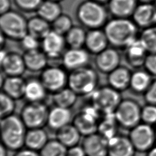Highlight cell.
Wrapping results in <instances>:
<instances>
[{
  "instance_id": "43",
  "label": "cell",
  "mask_w": 156,
  "mask_h": 156,
  "mask_svg": "<svg viewBox=\"0 0 156 156\" xmlns=\"http://www.w3.org/2000/svg\"><path fill=\"white\" fill-rule=\"evenodd\" d=\"M143 95L144 99L146 103L156 105V79L152 82Z\"/></svg>"
},
{
  "instance_id": "10",
  "label": "cell",
  "mask_w": 156,
  "mask_h": 156,
  "mask_svg": "<svg viewBox=\"0 0 156 156\" xmlns=\"http://www.w3.org/2000/svg\"><path fill=\"white\" fill-rule=\"evenodd\" d=\"M100 113L93 104L87 105L74 116L73 124L84 136L98 132Z\"/></svg>"
},
{
  "instance_id": "35",
  "label": "cell",
  "mask_w": 156,
  "mask_h": 156,
  "mask_svg": "<svg viewBox=\"0 0 156 156\" xmlns=\"http://www.w3.org/2000/svg\"><path fill=\"white\" fill-rule=\"evenodd\" d=\"M67 149L56 138L51 139L48 140L39 154L40 156H66Z\"/></svg>"
},
{
  "instance_id": "14",
  "label": "cell",
  "mask_w": 156,
  "mask_h": 156,
  "mask_svg": "<svg viewBox=\"0 0 156 156\" xmlns=\"http://www.w3.org/2000/svg\"><path fill=\"white\" fill-rule=\"evenodd\" d=\"M121 55L113 48H107L96 55L94 64L101 73L108 74L120 66Z\"/></svg>"
},
{
  "instance_id": "8",
  "label": "cell",
  "mask_w": 156,
  "mask_h": 156,
  "mask_svg": "<svg viewBox=\"0 0 156 156\" xmlns=\"http://www.w3.org/2000/svg\"><path fill=\"white\" fill-rule=\"evenodd\" d=\"M49 111L41 102H29L22 108L20 116L27 129L43 128L47 124Z\"/></svg>"
},
{
  "instance_id": "33",
  "label": "cell",
  "mask_w": 156,
  "mask_h": 156,
  "mask_svg": "<svg viewBox=\"0 0 156 156\" xmlns=\"http://www.w3.org/2000/svg\"><path fill=\"white\" fill-rule=\"evenodd\" d=\"M37 11L38 16L49 23H52L62 14L61 7L53 1L43 2Z\"/></svg>"
},
{
  "instance_id": "47",
  "label": "cell",
  "mask_w": 156,
  "mask_h": 156,
  "mask_svg": "<svg viewBox=\"0 0 156 156\" xmlns=\"http://www.w3.org/2000/svg\"><path fill=\"white\" fill-rule=\"evenodd\" d=\"M7 148L1 143L0 147V156H7Z\"/></svg>"
},
{
  "instance_id": "49",
  "label": "cell",
  "mask_w": 156,
  "mask_h": 156,
  "mask_svg": "<svg viewBox=\"0 0 156 156\" xmlns=\"http://www.w3.org/2000/svg\"><path fill=\"white\" fill-rule=\"evenodd\" d=\"M6 37L1 32V35H0V44H1V48L2 49V47L4 46V44H5V39Z\"/></svg>"
},
{
  "instance_id": "9",
  "label": "cell",
  "mask_w": 156,
  "mask_h": 156,
  "mask_svg": "<svg viewBox=\"0 0 156 156\" xmlns=\"http://www.w3.org/2000/svg\"><path fill=\"white\" fill-rule=\"evenodd\" d=\"M129 137L136 152H147L156 145L155 127L142 122L130 130Z\"/></svg>"
},
{
  "instance_id": "48",
  "label": "cell",
  "mask_w": 156,
  "mask_h": 156,
  "mask_svg": "<svg viewBox=\"0 0 156 156\" xmlns=\"http://www.w3.org/2000/svg\"><path fill=\"white\" fill-rule=\"evenodd\" d=\"M146 156H156V145L146 152Z\"/></svg>"
},
{
  "instance_id": "44",
  "label": "cell",
  "mask_w": 156,
  "mask_h": 156,
  "mask_svg": "<svg viewBox=\"0 0 156 156\" xmlns=\"http://www.w3.org/2000/svg\"><path fill=\"white\" fill-rule=\"evenodd\" d=\"M66 156H87L82 146H74L68 148Z\"/></svg>"
},
{
  "instance_id": "30",
  "label": "cell",
  "mask_w": 156,
  "mask_h": 156,
  "mask_svg": "<svg viewBox=\"0 0 156 156\" xmlns=\"http://www.w3.org/2000/svg\"><path fill=\"white\" fill-rule=\"evenodd\" d=\"M47 90L40 79L26 81L24 97L29 102H41L46 97Z\"/></svg>"
},
{
  "instance_id": "37",
  "label": "cell",
  "mask_w": 156,
  "mask_h": 156,
  "mask_svg": "<svg viewBox=\"0 0 156 156\" xmlns=\"http://www.w3.org/2000/svg\"><path fill=\"white\" fill-rule=\"evenodd\" d=\"M51 24L52 30L63 36L74 26L71 17L66 14H61Z\"/></svg>"
},
{
  "instance_id": "45",
  "label": "cell",
  "mask_w": 156,
  "mask_h": 156,
  "mask_svg": "<svg viewBox=\"0 0 156 156\" xmlns=\"http://www.w3.org/2000/svg\"><path fill=\"white\" fill-rule=\"evenodd\" d=\"M13 156H40L39 152L35 151L28 148H22L16 151Z\"/></svg>"
},
{
  "instance_id": "4",
  "label": "cell",
  "mask_w": 156,
  "mask_h": 156,
  "mask_svg": "<svg viewBox=\"0 0 156 156\" xmlns=\"http://www.w3.org/2000/svg\"><path fill=\"white\" fill-rule=\"evenodd\" d=\"M76 18L83 26L90 29H101L107 23V12L96 1H86L76 11Z\"/></svg>"
},
{
  "instance_id": "15",
  "label": "cell",
  "mask_w": 156,
  "mask_h": 156,
  "mask_svg": "<svg viewBox=\"0 0 156 156\" xmlns=\"http://www.w3.org/2000/svg\"><path fill=\"white\" fill-rule=\"evenodd\" d=\"M132 21L143 29L156 25V7L154 3L141 2L137 5L132 15Z\"/></svg>"
},
{
  "instance_id": "46",
  "label": "cell",
  "mask_w": 156,
  "mask_h": 156,
  "mask_svg": "<svg viewBox=\"0 0 156 156\" xmlns=\"http://www.w3.org/2000/svg\"><path fill=\"white\" fill-rule=\"evenodd\" d=\"M10 2L9 0H0L1 15L10 11Z\"/></svg>"
},
{
  "instance_id": "28",
  "label": "cell",
  "mask_w": 156,
  "mask_h": 156,
  "mask_svg": "<svg viewBox=\"0 0 156 156\" xmlns=\"http://www.w3.org/2000/svg\"><path fill=\"white\" fill-rule=\"evenodd\" d=\"M51 30V24L38 15L32 16L27 20L28 34L38 40L44 38Z\"/></svg>"
},
{
  "instance_id": "18",
  "label": "cell",
  "mask_w": 156,
  "mask_h": 156,
  "mask_svg": "<svg viewBox=\"0 0 156 156\" xmlns=\"http://www.w3.org/2000/svg\"><path fill=\"white\" fill-rule=\"evenodd\" d=\"M136 152L129 136L117 134L108 140V156H135Z\"/></svg>"
},
{
  "instance_id": "25",
  "label": "cell",
  "mask_w": 156,
  "mask_h": 156,
  "mask_svg": "<svg viewBox=\"0 0 156 156\" xmlns=\"http://www.w3.org/2000/svg\"><path fill=\"white\" fill-rule=\"evenodd\" d=\"M136 6V0H110L108 10L113 18H129Z\"/></svg>"
},
{
  "instance_id": "29",
  "label": "cell",
  "mask_w": 156,
  "mask_h": 156,
  "mask_svg": "<svg viewBox=\"0 0 156 156\" xmlns=\"http://www.w3.org/2000/svg\"><path fill=\"white\" fill-rule=\"evenodd\" d=\"M152 77L145 69L136 70L132 73L130 88L136 93L144 94L153 81Z\"/></svg>"
},
{
  "instance_id": "31",
  "label": "cell",
  "mask_w": 156,
  "mask_h": 156,
  "mask_svg": "<svg viewBox=\"0 0 156 156\" xmlns=\"http://www.w3.org/2000/svg\"><path fill=\"white\" fill-rule=\"evenodd\" d=\"M77 96L69 87H65L54 93L52 101L55 106L70 108L76 102Z\"/></svg>"
},
{
  "instance_id": "21",
  "label": "cell",
  "mask_w": 156,
  "mask_h": 156,
  "mask_svg": "<svg viewBox=\"0 0 156 156\" xmlns=\"http://www.w3.org/2000/svg\"><path fill=\"white\" fill-rule=\"evenodd\" d=\"M108 38L101 29H90L87 32L85 46V49L93 54H98L108 48Z\"/></svg>"
},
{
  "instance_id": "26",
  "label": "cell",
  "mask_w": 156,
  "mask_h": 156,
  "mask_svg": "<svg viewBox=\"0 0 156 156\" xmlns=\"http://www.w3.org/2000/svg\"><path fill=\"white\" fill-rule=\"evenodd\" d=\"M46 132L43 128L30 129L27 130L24 146L29 149L39 152L48 141Z\"/></svg>"
},
{
  "instance_id": "32",
  "label": "cell",
  "mask_w": 156,
  "mask_h": 156,
  "mask_svg": "<svg viewBox=\"0 0 156 156\" xmlns=\"http://www.w3.org/2000/svg\"><path fill=\"white\" fill-rule=\"evenodd\" d=\"M119 126L114 113L104 115V118L98 123V132L109 140L117 135L118 127Z\"/></svg>"
},
{
  "instance_id": "7",
  "label": "cell",
  "mask_w": 156,
  "mask_h": 156,
  "mask_svg": "<svg viewBox=\"0 0 156 156\" xmlns=\"http://www.w3.org/2000/svg\"><path fill=\"white\" fill-rule=\"evenodd\" d=\"M90 97L91 104L104 115L114 113L122 99L120 92L109 85L98 88Z\"/></svg>"
},
{
  "instance_id": "24",
  "label": "cell",
  "mask_w": 156,
  "mask_h": 156,
  "mask_svg": "<svg viewBox=\"0 0 156 156\" xmlns=\"http://www.w3.org/2000/svg\"><path fill=\"white\" fill-rule=\"evenodd\" d=\"M26 69L38 72L46 68L48 57L43 51L37 49L26 51L23 55Z\"/></svg>"
},
{
  "instance_id": "12",
  "label": "cell",
  "mask_w": 156,
  "mask_h": 156,
  "mask_svg": "<svg viewBox=\"0 0 156 156\" xmlns=\"http://www.w3.org/2000/svg\"><path fill=\"white\" fill-rule=\"evenodd\" d=\"M0 64L2 73L6 76H21L26 69L23 56L15 51L1 49Z\"/></svg>"
},
{
  "instance_id": "39",
  "label": "cell",
  "mask_w": 156,
  "mask_h": 156,
  "mask_svg": "<svg viewBox=\"0 0 156 156\" xmlns=\"http://www.w3.org/2000/svg\"><path fill=\"white\" fill-rule=\"evenodd\" d=\"M141 122L152 126H156V105L146 103L141 108Z\"/></svg>"
},
{
  "instance_id": "38",
  "label": "cell",
  "mask_w": 156,
  "mask_h": 156,
  "mask_svg": "<svg viewBox=\"0 0 156 156\" xmlns=\"http://www.w3.org/2000/svg\"><path fill=\"white\" fill-rule=\"evenodd\" d=\"M0 115L1 118L13 114L15 109V100L1 91L0 94Z\"/></svg>"
},
{
  "instance_id": "2",
  "label": "cell",
  "mask_w": 156,
  "mask_h": 156,
  "mask_svg": "<svg viewBox=\"0 0 156 156\" xmlns=\"http://www.w3.org/2000/svg\"><path fill=\"white\" fill-rule=\"evenodd\" d=\"M27 127L20 116L15 115L1 118L2 143L11 151H18L24 146Z\"/></svg>"
},
{
  "instance_id": "27",
  "label": "cell",
  "mask_w": 156,
  "mask_h": 156,
  "mask_svg": "<svg viewBox=\"0 0 156 156\" xmlns=\"http://www.w3.org/2000/svg\"><path fill=\"white\" fill-rule=\"evenodd\" d=\"M81 134L73 124H69L56 131V139L69 148L78 145Z\"/></svg>"
},
{
  "instance_id": "53",
  "label": "cell",
  "mask_w": 156,
  "mask_h": 156,
  "mask_svg": "<svg viewBox=\"0 0 156 156\" xmlns=\"http://www.w3.org/2000/svg\"><path fill=\"white\" fill-rule=\"evenodd\" d=\"M155 134H156V126H155Z\"/></svg>"
},
{
  "instance_id": "11",
  "label": "cell",
  "mask_w": 156,
  "mask_h": 156,
  "mask_svg": "<svg viewBox=\"0 0 156 156\" xmlns=\"http://www.w3.org/2000/svg\"><path fill=\"white\" fill-rule=\"evenodd\" d=\"M39 79L47 91L54 93L66 87L68 75L62 68L50 66L42 71Z\"/></svg>"
},
{
  "instance_id": "17",
  "label": "cell",
  "mask_w": 156,
  "mask_h": 156,
  "mask_svg": "<svg viewBox=\"0 0 156 156\" xmlns=\"http://www.w3.org/2000/svg\"><path fill=\"white\" fill-rule=\"evenodd\" d=\"M89 53L86 49L82 48H69L62 55L63 65L71 71L88 66L90 61Z\"/></svg>"
},
{
  "instance_id": "6",
  "label": "cell",
  "mask_w": 156,
  "mask_h": 156,
  "mask_svg": "<svg viewBox=\"0 0 156 156\" xmlns=\"http://www.w3.org/2000/svg\"><path fill=\"white\" fill-rule=\"evenodd\" d=\"M141 108L135 99H122L114 112L119 126L130 130L141 122Z\"/></svg>"
},
{
  "instance_id": "40",
  "label": "cell",
  "mask_w": 156,
  "mask_h": 156,
  "mask_svg": "<svg viewBox=\"0 0 156 156\" xmlns=\"http://www.w3.org/2000/svg\"><path fill=\"white\" fill-rule=\"evenodd\" d=\"M20 42L25 51L37 49L40 44V40L28 33L20 40Z\"/></svg>"
},
{
  "instance_id": "23",
  "label": "cell",
  "mask_w": 156,
  "mask_h": 156,
  "mask_svg": "<svg viewBox=\"0 0 156 156\" xmlns=\"http://www.w3.org/2000/svg\"><path fill=\"white\" fill-rule=\"evenodd\" d=\"M73 118L69 108L54 106L49 111L47 125L54 130H58L63 127L70 124Z\"/></svg>"
},
{
  "instance_id": "16",
  "label": "cell",
  "mask_w": 156,
  "mask_h": 156,
  "mask_svg": "<svg viewBox=\"0 0 156 156\" xmlns=\"http://www.w3.org/2000/svg\"><path fill=\"white\" fill-rule=\"evenodd\" d=\"M66 44L65 37L54 30L51 32L41 40L42 51L50 58H57L63 54Z\"/></svg>"
},
{
  "instance_id": "13",
  "label": "cell",
  "mask_w": 156,
  "mask_h": 156,
  "mask_svg": "<svg viewBox=\"0 0 156 156\" xmlns=\"http://www.w3.org/2000/svg\"><path fill=\"white\" fill-rule=\"evenodd\" d=\"M81 146L87 156H108V140L98 132L84 136Z\"/></svg>"
},
{
  "instance_id": "51",
  "label": "cell",
  "mask_w": 156,
  "mask_h": 156,
  "mask_svg": "<svg viewBox=\"0 0 156 156\" xmlns=\"http://www.w3.org/2000/svg\"><path fill=\"white\" fill-rule=\"evenodd\" d=\"M96 2H104L107 0H96Z\"/></svg>"
},
{
  "instance_id": "52",
  "label": "cell",
  "mask_w": 156,
  "mask_h": 156,
  "mask_svg": "<svg viewBox=\"0 0 156 156\" xmlns=\"http://www.w3.org/2000/svg\"><path fill=\"white\" fill-rule=\"evenodd\" d=\"M153 3H154V4L155 5V7H156V0H155Z\"/></svg>"
},
{
  "instance_id": "3",
  "label": "cell",
  "mask_w": 156,
  "mask_h": 156,
  "mask_svg": "<svg viewBox=\"0 0 156 156\" xmlns=\"http://www.w3.org/2000/svg\"><path fill=\"white\" fill-rule=\"evenodd\" d=\"M99 81L97 71L86 66L70 72L68 85L78 96H90L98 88Z\"/></svg>"
},
{
  "instance_id": "22",
  "label": "cell",
  "mask_w": 156,
  "mask_h": 156,
  "mask_svg": "<svg viewBox=\"0 0 156 156\" xmlns=\"http://www.w3.org/2000/svg\"><path fill=\"white\" fill-rule=\"evenodd\" d=\"M132 72L126 66H119L108 74V85L119 92L130 88Z\"/></svg>"
},
{
  "instance_id": "34",
  "label": "cell",
  "mask_w": 156,
  "mask_h": 156,
  "mask_svg": "<svg viewBox=\"0 0 156 156\" xmlns=\"http://www.w3.org/2000/svg\"><path fill=\"white\" fill-rule=\"evenodd\" d=\"M87 32L79 26H73L65 35L66 43L69 48H82L85 46Z\"/></svg>"
},
{
  "instance_id": "36",
  "label": "cell",
  "mask_w": 156,
  "mask_h": 156,
  "mask_svg": "<svg viewBox=\"0 0 156 156\" xmlns=\"http://www.w3.org/2000/svg\"><path fill=\"white\" fill-rule=\"evenodd\" d=\"M139 38L149 54L156 53V25L143 29Z\"/></svg>"
},
{
  "instance_id": "5",
  "label": "cell",
  "mask_w": 156,
  "mask_h": 156,
  "mask_svg": "<svg viewBox=\"0 0 156 156\" xmlns=\"http://www.w3.org/2000/svg\"><path fill=\"white\" fill-rule=\"evenodd\" d=\"M0 28L6 37L20 41L27 33V20L20 13L10 10L1 15Z\"/></svg>"
},
{
  "instance_id": "42",
  "label": "cell",
  "mask_w": 156,
  "mask_h": 156,
  "mask_svg": "<svg viewBox=\"0 0 156 156\" xmlns=\"http://www.w3.org/2000/svg\"><path fill=\"white\" fill-rule=\"evenodd\" d=\"M143 66L152 76L156 77V53L147 55Z\"/></svg>"
},
{
  "instance_id": "50",
  "label": "cell",
  "mask_w": 156,
  "mask_h": 156,
  "mask_svg": "<svg viewBox=\"0 0 156 156\" xmlns=\"http://www.w3.org/2000/svg\"><path fill=\"white\" fill-rule=\"evenodd\" d=\"M141 2H145V3H153L155 0H138Z\"/></svg>"
},
{
  "instance_id": "20",
  "label": "cell",
  "mask_w": 156,
  "mask_h": 156,
  "mask_svg": "<svg viewBox=\"0 0 156 156\" xmlns=\"http://www.w3.org/2000/svg\"><path fill=\"white\" fill-rule=\"evenodd\" d=\"M125 49V58L130 66L135 68L144 66L145 59L149 53L139 38L132 42Z\"/></svg>"
},
{
  "instance_id": "19",
  "label": "cell",
  "mask_w": 156,
  "mask_h": 156,
  "mask_svg": "<svg viewBox=\"0 0 156 156\" xmlns=\"http://www.w3.org/2000/svg\"><path fill=\"white\" fill-rule=\"evenodd\" d=\"M26 81L21 76H1V87L2 91L15 100L24 97Z\"/></svg>"
},
{
  "instance_id": "1",
  "label": "cell",
  "mask_w": 156,
  "mask_h": 156,
  "mask_svg": "<svg viewBox=\"0 0 156 156\" xmlns=\"http://www.w3.org/2000/svg\"><path fill=\"white\" fill-rule=\"evenodd\" d=\"M138 28L132 20L113 18L105 24L104 31L109 44L116 48H126L138 38Z\"/></svg>"
},
{
  "instance_id": "41",
  "label": "cell",
  "mask_w": 156,
  "mask_h": 156,
  "mask_svg": "<svg viewBox=\"0 0 156 156\" xmlns=\"http://www.w3.org/2000/svg\"><path fill=\"white\" fill-rule=\"evenodd\" d=\"M16 4L24 12H32L37 10L41 4V0H15Z\"/></svg>"
}]
</instances>
